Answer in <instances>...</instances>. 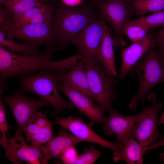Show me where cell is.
Returning a JSON list of instances; mask_svg holds the SVG:
<instances>
[{
	"mask_svg": "<svg viewBox=\"0 0 164 164\" xmlns=\"http://www.w3.org/2000/svg\"><path fill=\"white\" fill-rule=\"evenodd\" d=\"M52 54L47 53L20 55L0 47V82L6 84L10 77H26L45 69L67 70L68 65L66 60L53 61Z\"/></svg>",
	"mask_w": 164,
	"mask_h": 164,
	"instance_id": "cell-1",
	"label": "cell"
},
{
	"mask_svg": "<svg viewBox=\"0 0 164 164\" xmlns=\"http://www.w3.org/2000/svg\"><path fill=\"white\" fill-rule=\"evenodd\" d=\"M97 17L88 7L64 5L55 9L53 25L58 50L71 44L72 40Z\"/></svg>",
	"mask_w": 164,
	"mask_h": 164,
	"instance_id": "cell-2",
	"label": "cell"
},
{
	"mask_svg": "<svg viewBox=\"0 0 164 164\" xmlns=\"http://www.w3.org/2000/svg\"><path fill=\"white\" fill-rule=\"evenodd\" d=\"M66 71L45 69L36 74L16 77L22 83V91L25 93L32 92L46 100L54 109L52 114H56L65 109L75 108L71 102L65 101L58 91V86L64 81Z\"/></svg>",
	"mask_w": 164,
	"mask_h": 164,
	"instance_id": "cell-3",
	"label": "cell"
},
{
	"mask_svg": "<svg viewBox=\"0 0 164 164\" xmlns=\"http://www.w3.org/2000/svg\"><path fill=\"white\" fill-rule=\"evenodd\" d=\"M0 30L5 36L19 39L35 50L38 51L42 46L46 47L47 53L53 54L58 49L53 25V16L48 21L40 23H28L17 26L10 21L6 14L0 15Z\"/></svg>",
	"mask_w": 164,
	"mask_h": 164,
	"instance_id": "cell-4",
	"label": "cell"
},
{
	"mask_svg": "<svg viewBox=\"0 0 164 164\" xmlns=\"http://www.w3.org/2000/svg\"><path fill=\"white\" fill-rule=\"evenodd\" d=\"M131 70L130 74H137L139 81L138 91L132 97L128 105L129 108L135 112L139 101L144 104L145 96L149 91L158 84L164 81V68L155 45Z\"/></svg>",
	"mask_w": 164,
	"mask_h": 164,
	"instance_id": "cell-5",
	"label": "cell"
},
{
	"mask_svg": "<svg viewBox=\"0 0 164 164\" xmlns=\"http://www.w3.org/2000/svg\"><path fill=\"white\" fill-rule=\"evenodd\" d=\"M82 62L95 102L105 111L112 110L117 96L115 77L108 73L99 59Z\"/></svg>",
	"mask_w": 164,
	"mask_h": 164,
	"instance_id": "cell-6",
	"label": "cell"
},
{
	"mask_svg": "<svg viewBox=\"0 0 164 164\" xmlns=\"http://www.w3.org/2000/svg\"><path fill=\"white\" fill-rule=\"evenodd\" d=\"M147 98L152 105L145 108L138 114L136 122L130 132L145 149L162 136L158 130L157 116L159 111L163 108V104L157 102V95L154 92L152 93Z\"/></svg>",
	"mask_w": 164,
	"mask_h": 164,
	"instance_id": "cell-7",
	"label": "cell"
},
{
	"mask_svg": "<svg viewBox=\"0 0 164 164\" xmlns=\"http://www.w3.org/2000/svg\"><path fill=\"white\" fill-rule=\"evenodd\" d=\"M97 6L99 16L112 27L114 46L119 49L123 47L126 43L123 30L133 12L132 5L119 0H104Z\"/></svg>",
	"mask_w": 164,
	"mask_h": 164,
	"instance_id": "cell-8",
	"label": "cell"
},
{
	"mask_svg": "<svg viewBox=\"0 0 164 164\" xmlns=\"http://www.w3.org/2000/svg\"><path fill=\"white\" fill-rule=\"evenodd\" d=\"M24 93L21 88H18L12 95L5 96L3 98L9 107L17 123V128L15 136L17 139L22 136L24 128L32 122L38 110L44 106H50L43 98L36 100L26 96Z\"/></svg>",
	"mask_w": 164,
	"mask_h": 164,
	"instance_id": "cell-9",
	"label": "cell"
},
{
	"mask_svg": "<svg viewBox=\"0 0 164 164\" xmlns=\"http://www.w3.org/2000/svg\"><path fill=\"white\" fill-rule=\"evenodd\" d=\"M106 24L99 16L72 40L71 44L77 47L80 61L100 60L98 51Z\"/></svg>",
	"mask_w": 164,
	"mask_h": 164,
	"instance_id": "cell-10",
	"label": "cell"
},
{
	"mask_svg": "<svg viewBox=\"0 0 164 164\" xmlns=\"http://www.w3.org/2000/svg\"><path fill=\"white\" fill-rule=\"evenodd\" d=\"M0 143L4 148L5 157L14 164L25 162L30 164H44V153L39 146L27 145L22 136L17 140L6 138V133L1 132Z\"/></svg>",
	"mask_w": 164,
	"mask_h": 164,
	"instance_id": "cell-11",
	"label": "cell"
},
{
	"mask_svg": "<svg viewBox=\"0 0 164 164\" xmlns=\"http://www.w3.org/2000/svg\"><path fill=\"white\" fill-rule=\"evenodd\" d=\"M55 118L56 123L69 131L82 142L94 143L114 152L120 150L123 146L121 142H112L100 137L85 122L82 116H70L67 118Z\"/></svg>",
	"mask_w": 164,
	"mask_h": 164,
	"instance_id": "cell-12",
	"label": "cell"
},
{
	"mask_svg": "<svg viewBox=\"0 0 164 164\" xmlns=\"http://www.w3.org/2000/svg\"><path fill=\"white\" fill-rule=\"evenodd\" d=\"M58 88L69 99L79 112L88 118L90 120L88 125L90 127L96 124H103L104 122L106 117L103 113L105 111L99 105L95 104L86 96L66 81L59 84Z\"/></svg>",
	"mask_w": 164,
	"mask_h": 164,
	"instance_id": "cell-13",
	"label": "cell"
},
{
	"mask_svg": "<svg viewBox=\"0 0 164 164\" xmlns=\"http://www.w3.org/2000/svg\"><path fill=\"white\" fill-rule=\"evenodd\" d=\"M110 112L102 128L106 135L111 137L114 135L116 137L115 142L124 144L128 140L131 132L136 122L138 114L124 116L118 114L117 110L114 108Z\"/></svg>",
	"mask_w": 164,
	"mask_h": 164,
	"instance_id": "cell-14",
	"label": "cell"
},
{
	"mask_svg": "<svg viewBox=\"0 0 164 164\" xmlns=\"http://www.w3.org/2000/svg\"><path fill=\"white\" fill-rule=\"evenodd\" d=\"M155 45L154 34H148L143 39L132 43L121 52L122 64L118 74L121 80L125 76L135 63L145 53Z\"/></svg>",
	"mask_w": 164,
	"mask_h": 164,
	"instance_id": "cell-15",
	"label": "cell"
},
{
	"mask_svg": "<svg viewBox=\"0 0 164 164\" xmlns=\"http://www.w3.org/2000/svg\"><path fill=\"white\" fill-rule=\"evenodd\" d=\"M82 142L73 135L70 134L67 129L61 126L58 135L53 136L45 145L39 146L44 154V164H48L52 158L59 159L66 149L70 146H75L79 142Z\"/></svg>",
	"mask_w": 164,
	"mask_h": 164,
	"instance_id": "cell-16",
	"label": "cell"
},
{
	"mask_svg": "<svg viewBox=\"0 0 164 164\" xmlns=\"http://www.w3.org/2000/svg\"><path fill=\"white\" fill-rule=\"evenodd\" d=\"M135 139L130 133L128 140L120 150L114 152V162L122 160L128 164L143 163V155L147 152Z\"/></svg>",
	"mask_w": 164,
	"mask_h": 164,
	"instance_id": "cell-17",
	"label": "cell"
},
{
	"mask_svg": "<svg viewBox=\"0 0 164 164\" xmlns=\"http://www.w3.org/2000/svg\"><path fill=\"white\" fill-rule=\"evenodd\" d=\"M114 46L113 37L106 24L98 50V56L108 73L116 77L118 75L115 68Z\"/></svg>",
	"mask_w": 164,
	"mask_h": 164,
	"instance_id": "cell-18",
	"label": "cell"
},
{
	"mask_svg": "<svg viewBox=\"0 0 164 164\" xmlns=\"http://www.w3.org/2000/svg\"><path fill=\"white\" fill-rule=\"evenodd\" d=\"M64 81L67 82L73 88L86 96L93 102H95L82 62L80 61L73 68L65 72Z\"/></svg>",
	"mask_w": 164,
	"mask_h": 164,
	"instance_id": "cell-19",
	"label": "cell"
},
{
	"mask_svg": "<svg viewBox=\"0 0 164 164\" xmlns=\"http://www.w3.org/2000/svg\"><path fill=\"white\" fill-rule=\"evenodd\" d=\"M44 4L41 0H5L3 5L12 19L32 8L41 7Z\"/></svg>",
	"mask_w": 164,
	"mask_h": 164,
	"instance_id": "cell-20",
	"label": "cell"
},
{
	"mask_svg": "<svg viewBox=\"0 0 164 164\" xmlns=\"http://www.w3.org/2000/svg\"><path fill=\"white\" fill-rule=\"evenodd\" d=\"M0 47L13 53H19L24 55L43 53L35 50L24 43L20 44L15 42L13 39L6 36L4 32L1 30H0Z\"/></svg>",
	"mask_w": 164,
	"mask_h": 164,
	"instance_id": "cell-21",
	"label": "cell"
},
{
	"mask_svg": "<svg viewBox=\"0 0 164 164\" xmlns=\"http://www.w3.org/2000/svg\"><path fill=\"white\" fill-rule=\"evenodd\" d=\"M133 12L140 17L146 13L163 10L164 0H132Z\"/></svg>",
	"mask_w": 164,
	"mask_h": 164,
	"instance_id": "cell-22",
	"label": "cell"
},
{
	"mask_svg": "<svg viewBox=\"0 0 164 164\" xmlns=\"http://www.w3.org/2000/svg\"><path fill=\"white\" fill-rule=\"evenodd\" d=\"M130 22L141 25L149 30L164 25V11L153 12L150 15Z\"/></svg>",
	"mask_w": 164,
	"mask_h": 164,
	"instance_id": "cell-23",
	"label": "cell"
},
{
	"mask_svg": "<svg viewBox=\"0 0 164 164\" xmlns=\"http://www.w3.org/2000/svg\"><path fill=\"white\" fill-rule=\"evenodd\" d=\"M149 30L141 25L129 22L125 26L123 30V35L127 36L133 43L145 37Z\"/></svg>",
	"mask_w": 164,
	"mask_h": 164,
	"instance_id": "cell-24",
	"label": "cell"
},
{
	"mask_svg": "<svg viewBox=\"0 0 164 164\" xmlns=\"http://www.w3.org/2000/svg\"><path fill=\"white\" fill-rule=\"evenodd\" d=\"M47 4H44L41 7H34L22 14L11 19V21L17 26H20L28 23L29 21L38 13L43 10Z\"/></svg>",
	"mask_w": 164,
	"mask_h": 164,
	"instance_id": "cell-25",
	"label": "cell"
},
{
	"mask_svg": "<svg viewBox=\"0 0 164 164\" xmlns=\"http://www.w3.org/2000/svg\"><path fill=\"white\" fill-rule=\"evenodd\" d=\"M101 154V152L94 146L85 147L83 152L79 155L75 164H93Z\"/></svg>",
	"mask_w": 164,
	"mask_h": 164,
	"instance_id": "cell-26",
	"label": "cell"
},
{
	"mask_svg": "<svg viewBox=\"0 0 164 164\" xmlns=\"http://www.w3.org/2000/svg\"><path fill=\"white\" fill-rule=\"evenodd\" d=\"M52 127L39 128L30 142L37 146L46 144L53 137Z\"/></svg>",
	"mask_w": 164,
	"mask_h": 164,
	"instance_id": "cell-27",
	"label": "cell"
},
{
	"mask_svg": "<svg viewBox=\"0 0 164 164\" xmlns=\"http://www.w3.org/2000/svg\"><path fill=\"white\" fill-rule=\"evenodd\" d=\"M75 146H69L62 153L59 159L62 161L63 163L75 164L79 156Z\"/></svg>",
	"mask_w": 164,
	"mask_h": 164,
	"instance_id": "cell-28",
	"label": "cell"
},
{
	"mask_svg": "<svg viewBox=\"0 0 164 164\" xmlns=\"http://www.w3.org/2000/svg\"><path fill=\"white\" fill-rule=\"evenodd\" d=\"M47 111L45 113H43L41 111H37L31 123L35 124L39 128L52 127L53 124L47 118Z\"/></svg>",
	"mask_w": 164,
	"mask_h": 164,
	"instance_id": "cell-29",
	"label": "cell"
},
{
	"mask_svg": "<svg viewBox=\"0 0 164 164\" xmlns=\"http://www.w3.org/2000/svg\"><path fill=\"white\" fill-rule=\"evenodd\" d=\"M1 98L0 97V130L1 132L6 133L8 126L5 117L6 111Z\"/></svg>",
	"mask_w": 164,
	"mask_h": 164,
	"instance_id": "cell-30",
	"label": "cell"
},
{
	"mask_svg": "<svg viewBox=\"0 0 164 164\" xmlns=\"http://www.w3.org/2000/svg\"><path fill=\"white\" fill-rule=\"evenodd\" d=\"M39 128L36 125L32 123H31L26 126L24 128L23 132L26 136V141H30Z\"/></svg>",
	"mask_w": 164,
	"mask_h": 164,
	"instance_id": "cell-31",
	"label": "cell"
},
{
	"mask_svg": "<svg viewBox=\"0 0 164 164\" xmlns=\"http://www.w3.org/2000/svg\"><path fill=\"white\" fill-rule=\"evenodd\" d=\"M154 35L155 44H164V25L162 26V28Z\"/></svg>",
	"mask_w": 164,
	"mask_h": 164,
	"instance_id": "cell-32",
	"label": "cell"
},
{
	"mask_svg": "<svg viewBox=\"0 0 164 164\" xmlns=\"http://www.w3.org/2000/svg\"><path fill=\"white\" fill-rule=\"evenodd\" d=\"M156 47L162 64L164 68V44H156Z\"/></svg>",
	"mask_w": 164,
	"mask_h": 164,
	"instance_id": "cell-33",
	"label": "cell"
},
{
	"mask_svg": "<svg viewBox=\"0 0 164 164\" xmlns=\"http://www.w3.org/2000/svg\"><path fill=\"white\" fill-rule=\"evenodd\" d=\"M65 5L69 6H76L81 3L82 0H62Z\"/></svg>",
	"mask_w": 164,
	"mask_h": 164,
	"instance_id": "cell-34",
	"label": "cell"
},
{
	"mask_svg": "<svg viewBox=\"0 0 164 164\" xmlns=\"http://www.w3.org/2000/svg\"><path fill=\"white\" fill-rule=\"evenodd\" d=\"M161 139L159 141L153 143L152 144L148 146L146 149V150L147 152L149 151L151 149H155L157 147L160 146L161 144L163 142H164V135L162 136V137L161 138Z\"/></svg>",
	"mask_w": 164,
	"mask_h": 164,
	"instance_id": "cell-35",
	"label": "cell"
},
{
	"mask_svg": "<svg viewBox=\"0 0 164 164\" xmlns=\"http://www.w3.org/2000/svg\"><path fill=\"white\" fill-rule=\"evenodd\" d=\"M92 4L97 6L99 3L103 1L104 0H88Z\"/></svg>",
	"mask_w": 164,
	"mask_h": 164,
	"instance_id": "cell-36",
	"label": "cell"
},
{
	"mask_svg": "<svg viewBox=\"0 0 164 164\" xmlns=\"http://www.w3.org/2000/svg\"><path fill=\"white\" fill-rule=\"evenodd\" d=\"M164 124V112L162 113L161 117L158 122V125Z\"/></svg>",
	"mask_w": 164,
	"mask_h": 164,
	"instance_id": "cell-37",
	"label": "cell"
},
{
	"mask_svg": "<svg viewBox=\"0 0 164 164\" xmlns=\"http://www.w3.org/2000/svg\"><path fill=\"white\" fill-rule=\"evenodd\" d=\"M160 146H164V142H163L160 145ZM159 157L161 161L164 163V153H162L160 154Z\"/></svg>",
	"mask_w": 164,
	"mask_h": 164,
	"instance_id": "cell-38",
	"label": "cell"
},
{
	"mask_svg": "<svg viewBox=\"0 0 164 164\" xmlns=\"http://www.w3.org/2000/svg\"><path fill=\"white\" fill-rule=\"evenodd\" d=\"M119 0L121 1L122 2H126V3H128L130 2H132V0Z\"/></svg>",
	"mask_w": 164,
	"mask_h": 164,
	"instance_id": "cell-39",
	"label": "cell"
},
{
	"mask_svg": "<svg viewBox=\"0 0 164 164\" xmlns=\"http://www.w3.org/2000/svg\"><path fill=\"white\" fill-rule=\"evenodd\" d=\"M5 0H0V3L1 4L3 5L4 4Z\"/></svg>",
	"mask_w": 164,
	"mask_h": 164,
	"instance_id": "cell-40",
	"label": "cell"
},
{
	"mask_svg": "<svg viewBox=\"0 0 164 164\" xmlns=\"http://www.w3.org/2000/svg\"><path fill=\"white\" fill-rule=\"evenodd\" d=\"M43 0L45 1H47V0Z\"/></svg>",
	"mask_w": 164,
	"mask_h": 164,
	"instance_id": "cell-41",
	"label": "cell"
}]
</instances>
